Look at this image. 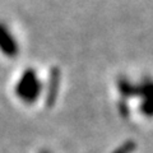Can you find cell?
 Listing matches in <instances>:
<instances>
[{
	"label": "cell",
	"mask_w": 153,
	"mask_h": 153,
	"mask_svg": "<svg viewBox=\"0 0 153 153\" xmlns=\"http://www.w3.org/2000/svg\"><path fill=\"white\" fill-rule=\"evenodd\" d=\"M42 91V84L35 69H27L16 85V94L23 102L33 103Z\"/></svg>",
	"instance_id": "6da1fadb"
},
{
	"label": "cell",
	"mask_w": 153,
	"mask_h": 153,
	"mask_svg": "<svg viewBox=\"0 0 153 153\" xmlns=\"http://www.w3.org/2000/svg\"><path fill=\"white\" fill-rule=\"evenodd\" d=\"M138 96L142 98V114L147 117H153V80L146 79L138 84Z\"/></svg>",
	"instance_id": "7a4b0ae2"
},
{
	"label": "cell",
	"mask_w": 153,
	"mask_h": 153,
	"mask_svg": "<svg viewBox=\"0 0 153 153\" xmlns=\"http://www.w3.org/2000/svg\"><path fill=\"white\" fill-rule=\"evenodd\" d=\"M0 51L8 57H14L18 55L19 47L16 38L8 27L0 22Z\"/></svg>",
	"instance_id": "3957f363"
},
{
	"label": "cell",
	"mask_w": 153,
	"mask_h": 153,
	"mask_svg": "<svg viewBox=\"0 0 153 153\" xmlns=\"http://www.w3.org/2000/svg\"><path fill=\"white\" fill-rule=\"evenodd\" d=\"M60 70L57 68H52L49 74V84H47V93H46V105L49 107L54 106L56 101L57 92L60 88Z\"/></svg>",
	"instance_id": "277c9868"
},
{
	"label": "cell",
	"mask_w": 153,
	"mask_h": 153,
	"mask_svg": "<svg viewBox=\"0 0 153 153\" xmlns=\"http://www.w3.org/2000/svg\"><path fill=\"white\" fill-rule=\"evenodd\" d=\"M117 89L120 92L121 97L130 98L138 96V84H133L130 80L126 78H120L117 82Z\"/></svg>",
	"instance_id": "5b68a950"
},
{
	"label": "cell",
	"mask_w": 153,
	"mask_h": 153,
	"mask_svg": "<svg viewBox=\"0 0 153 153\" xmlns=\"http://www.w3.org/2000/svg\"><path fill=\"white\" fill-rule=\"evenodd\" d=\"M137 148V143L134 140H126L123 143L121 146H119L112 153H133Z\"/></svg>",
	"instance_id": "8992f818"
},
{
	"label": "cell",
	"mask_w": 153,
	"mask_h": 153,
	"mask_svg": "<svg viewBox=\"0 0 153 153\" xmlns=\"http://www.w3.org/2000/svg\"><path fill=\"white\" fill-rule=\"evenodd\" d=\"M119 111H120L121 116H124V117H126L129 115V107L125 101H120V103H119Z\"/></svg>",
	"instance_id": "52a82bcc"
},
{
	"label": "cell",
	"mask_w": 153,
	"mask_h": 153,
	"mask_svg": "<svg viewBox=\"0 0 153 153\" xmlns=\"http://www.w3.org/2000/svg\"><path fill=\"white\" fill-rule=\"evenodd\" d=\"M40 153H50V152H47V151H42V152H40Z\"/></svg>",
	"instance_id": "ba28073f"
}]
</instances>
